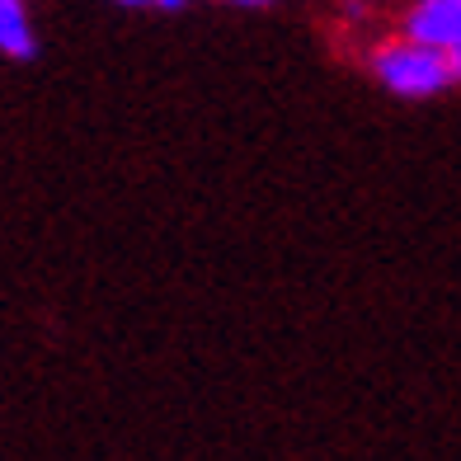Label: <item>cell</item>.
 <instances>
[{"instance_id":"cell-1","label":"cell","mask_w":461,"mask_h":461,"mask_svg":"<svg viewBox=\"0 0 461 461\" xmlns=\"http://www.w3.org/2000/svg\"><path fill=\"white\" fill-rule=\"evenodd\" d=\"M367 71L395 99H438L461 80V52H433L395 33L372 48Z\"/></svg>"},{"instance_id":"cell-2","label":"cell","mask_w":461,"mask_h":461,"mask_svg":"<svg viewBox=\"0 0 461 461\" xmlns=\"http://www.w3.org/2000/svg\"><path fill=\"white\" fill-rule=\"evenodd\" d=\"M401 38L433 52H461V0H410Z\"/></svg>"},{"instance_id":"cell-3","label":"cell","mask_w":461,"mask_h":461,"mask_svg":"<svg viewBox=\"0 0 461 461\" xmlns=\"http://www.w3.org/2000/svg\"><path fill=\"white\" fill-rule=\"evenodd\" d=\"M0 57L10 61L38 57V29H33L29 0H0Z\"/></svg>"},{"instance_id":"cell-4","label":"cell","mask_w":461,"mask_h":461,"mask_svg":"<svg viewBox=\"0 0 461 461\" xmlns=\"http://www.w3.org/2000/svg\"><path fill=\"white\" fill-rule=\"evenodd\" d=\"M118 5H128V10H146V5L151 10H184L188 0H118Z\"/></svg>"},{"instance_id":"cell-5","label":"cell","mask_w":461,"mask_h":461,"mask_svg":"<svg viewBox=\"0 0 461 461\" xmlns=\"http://www.w3.org/2000/svg\"><path fill=\"white\" fill-rule=\"evenodd\" d=\"M226 5H245V10H259V5H274V0H226Z\"/></svg>"}]
</instances>
